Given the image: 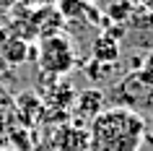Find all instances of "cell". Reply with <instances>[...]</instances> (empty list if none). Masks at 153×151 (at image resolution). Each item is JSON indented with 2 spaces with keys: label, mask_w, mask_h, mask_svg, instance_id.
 I'll return each mask as SVG.
<instances>
[{
  "label": "cell",
  "mask_w": 153,
  "mask_h": 151,
  "mask_svg": "<svg viewBox=\"0 0 153 151\" xmlns=\"http://www.w3.org/2000/svg\"><path fill=\"white\" fill-rule=\"evenodd\" d=\"M88 151H140L145 122L130 107H106L88 122Z\"/></svg>",
  "instance_id": "6da1fadb"
},
{
  "label": "cell",
  "mask_w": 153,
  "mask_h": 151,
  "mask_svg": "<svg viewBox=\"0 0 153 151\" xmlns=\"http://www.w3.org/2000/svg\"><path fill=\"white\" fill-rule=\"evenodd\" d=\"M36 65H39L42 73L47 76H68V73L75 68V47L73 42L62 34H55V37H44L36 44Z\"/></svg>",
  "instance_id": "7a4b0ae2"
},
{
  "label": "cell",
  "mask_w": 153,
  "mask_h": 151,
  "mask_svg": "<svg viewBox=\"0 0 153 151\" xmlns=\"http://www.w3.org/2000/svg\"><path fill=\"white\" fill-rule=\"evenodd\" d=\"M0 57L5 65H24L29 57H36V47L31 50L24 37H5L0 42Z\"/></svg>",
  "instance_id": "3957f363"
},
{
  "label": "cell",
  "mask_w": 153,
  "mask_h": 151,
  "mask_svg": "<svg viewBox=\"0 0 153 151\" xmlns=\"http://www.w3.org/2000/svg\"><path fill=\"white\" fill-rule=\"evenodd\" d=\"M55 149L57 151H88V133L86 128H73L65 125L55 135Z\"/></svg>",
  "instance_id": "277c9868"
},
{
  "label": "cell",
  "mask_w": 153,
  "mask_h": 151,
  "mask_svg": "<svg viewBox=\"0 0 153 151\" xmlns=\"http://www.w3.org/2000/svg\"><path fill=\"white\" fill-rule=\"evenodd\" d=\"M94 57L96 60H104V63H112L114 57H117V44L109 39H99L94 44Z\"/></svg>",
  "instance_id": "5b68a950"
},
{
  "label": "cell",
  "mask_w": 153,
  "mask_h": 151,
  "mask_svg": "<svg viewBox=\"0 0 153 151\" xmlns=\"http://www.w3.org/2000/svg\"><path fill=\"white\" fill-rule=\"evenodd\" d=\"M81 8H83V0H60V5H57V11H60V16H62V18L75 16Z\"/></svg>",
  "instance_id": "8992f818"
},
{
  "label": "cell",
  "mask_w": 153,
  "mask_h": 151,
  "mask_svg": "<svg viewBox=\"0 0 153 151\" xmlns=\"http://www.w3.org/2000/svg\"><path fill=\"white\" fill-rule=\"evenodd\" d=\"M57 0H21V5H26V8L31 11H42V8H52Z\"/></svg>",
  "instance_id": "52a82bcc"
},
{
  "label": "cell",
  "mask_w": 153,
  "mask_h": 151,
  "mask_svg": "<svg viewBox=\"0 0 153 151\" xmlns=\"http://www.w3.org/2000/svg\"><path fill=\"white\" fill-rule=\"evenodd\" d=\"M21 0H0V11H13Z\"/></svg>",
  "instance_id": "ba28073f"
},
{
  "label": "cell",
  "mask_w": 153,
  "mask_h": 151,
  "mask_svg": "<svg viewBox=\"0 0 153 151\" xmlns=\"http://www.w3.org/2000/svg\"><path fill=\"white\" fill-rule=\"evenodd\" d=\"M3 68H5V60H3V57H0V73H3Z\"/></svg>",
  "instance_id": "9c48e42d"
},
{
  "label": "cell",
  "mask_w": 153,
  "mask_h": 151,
  "mask_svg": "<svg viewBox=\"0 0 153 151\" xmlns=\"http://www.w3.org/2000/svg\"><path fill=\"white\" fill-rule=\"evenodd\" d=\"M5 151H13V149H5Z\"/></svg>",
  "instance_id": "30bf717a"
}]
</instances>
